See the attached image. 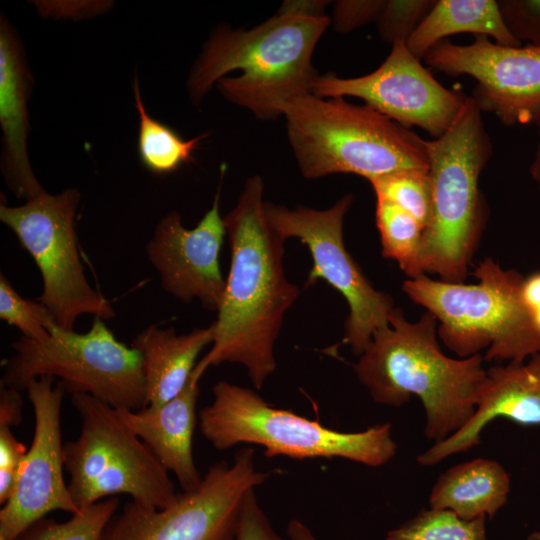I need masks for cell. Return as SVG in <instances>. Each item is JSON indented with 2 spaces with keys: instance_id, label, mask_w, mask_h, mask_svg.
Masks as SVG:
<instances>
[{
  "instance_id": "d590c367",
  "label": "cell",
  "mask_w": 540,
  "mask_h": 540,
  "mask_svg": "<svg viewBox=\"0 0 540 540\" xmlns=\"http://www.w3.org/2000/svg\"><path fill=\"white\" fill-rule=\"evenodd\" d=\"M522 297L530 313L540 308V271L524 277Z\"/></svg>"
},
{
  "instance_id": "4dcf8cb0",
  "label": "cell",
  "mask_w": 540,
  "mask_h": 540,
  "mask_svg": "<svg viewBox=\"0 0 540 540\" xmlns=\"http://www.w3.org/2000/svg\"><path fill=\"white\" fill-rule=\"evenodd\" d=\"M26 446L19 441L11 426L0 423V503L3 505L11 496L20 465L27 453Z\"/></svg>"
},
{
  "instance_id": "f35d334b",
  "label": "cell",
  "mask_w": 540,
  "mask_h": 540,
  "mask_svg": "<svg viewBox=\"0 0 540 540\" xmlns=\"http://www.w3.org/2000/svg\"><path fill=\"white\" fill-rule=\"evenodd\" d=\"M531 315L538 331L540 332V308L532 311Z\"/></svg>"
},
{
  "instance_id": "d6986e66",
  "label": "cell",
  "mask_w": 540,
  "mask_h": 540,
  "mask_svg": "<svg viewBox=\"0 0 540 540\" xmlns=\"http://www.w3.org/2000/svg\"><path fill=\"white\" fill-rule=\"evenodd\" d=\"M199 381L191 375L185 388L159 407L116 408L124 423L152 450L165 469L175 475L182 491L196 488L203 478L192 451Z\"/></svg>"
},
{
  "instance_id": "ab89813d",
  "label": "cell",
  "mask_w": 540,
  "mask_h": 540,
  "mask_svg": "<svg viewBox=\"0 0 540 540\" xmlns=\"http://www.w3.org/2000/svg\"><path fill=\"white\" fill-rule=\"evenodd\" d=\"M526 540H540V531H534L530 533Z\"/></svg>"
},
{
  "instance_id": "30bf717a",
  "label": "cell",
  "mask_w": 540,
  "mask_h": 540,
  "mask_svg": "<svg viewBox=\"0 0 540 540\" xmlns=\"http://www.w3.org/2000/svg\"><path fill=\"white\" fill-rule=\"evenodd\" d=\"M80 192L66 188L46 191L20 206L1 203L0 220L33 258L42 278L38 301L54 322L74 330L77 319L92 315L110 320L116 313L111 302L87 280L80 259L76 215Z\"/></svg>"
},
{
  "instance_id": "2e32d148",
  "label": "cell",
  "mask_w": 540,
  "mask_h": 540,
  "mask_svg": "<svg viewBox=\"0 0 540 540\" xmlns=\"http://www.w3.org/2000/svg\"><path fill=\"white\" fill-rule=\"evenodd\" d=\"M220 188L194 228H186L180 213L172 210L159 220L145 246L168 294L183 303L197 299L204 309L214 312L221 306L226 287L219 263L226 234L219 212Z\"/></svg>"
},
{
  "instance_id": "8d00e7d4",
  "label": "cell",
  "mask_w": 540,
  "mask_h": 540,
  "mask_svg": "<svg viewBox=\"0 0 540 540\" xmlns=\"http://www.w3.org/2000/svg\"><path fill=\"white\" fill-rule=\"evenodd\" d=\"M287 536L290 540H319L312 530L298 519H291L287 525Z\"/></svg>"
},
{
  "instance_id": "4316f807",
  "label": "cell",
  "mask_w": 540,
  "mask_h": 540,
  "mask_svg": "<svg viewBox=\"0 0 540 540\" xmlns=\"http://www.w3.org/2000/svg\"><path fill=\"white\" fill-rule=\"evenodd\" d=\"M370 183L376 197L387 199L400 206L426 229L432 202L429 170L399 171Z\"/></svg>"
},
{
  "instance_id": "f546056e",
  "label": "cell",
  "mask_w": 540,
  "mask_h": 540,
  "mask_svg": "<svg viewBox=\"0 0 540 540\" xmlns=\"http://www.w3.org/2000/svg\"><path fill=\"white\" fill-rule=\"evenodd\" d=\"M509 32L519 41L540 47V0H499Z\"/></svg>"
},
{
  "instance_id": "ffe728a7",
  "label": "cell",
  "mask_w": 540,
  "mask_h": 540,
  "mask_svg": "<svg viewBox=\"0 0 540 540\" xmlns=\"http://www.w3.org/2000/svg\"><path fill=\"white\" fill-rule=\"evenodd\" d=\"M213 342L212 323L178 335L173 327L149 325L131 342L141 356L146 406L159 407L187 385L201 351Z\"/></svg>"
},
{
  "instance_id": "74e56055",
  "label": "cell",
  "mask_w": 540,
  "mask_h": 540,
  "mask_svg": "<svg viewBox=\"0 0 540 540\" xmlns=\"http://www.w3.org/2000/svg\"><path fill=\"white\" fill-rule=\"evenodd\" d=\"M536 124L538 126V137L539 141L537 144V148L534 154V159L530 165V175L535 181V183L540 188V117L536 121Z\"/></svg>"
},
{
  "instance_id": "44dd1931",
  "label": "cell",
  "mask_w": 540,
  "mask_h": 540,
  "mask_svg": "<svg viewBox=\"0 0 540 540\" xmlns=\"http://www.w3.org/2000/svg\"><path fill=\"white\" fill-rule=\"evenodd\" d=\"M510 488V476L499 462L476 458L442 473L431 490L429 505L465 520L482 515L492 519L506 504Z\"/></svg>"
},
{
  "instance_id": "603a6c76",
  "label": "cell",
  "mask_w": 540,
  "mask_h": 540,
  "mask_svg": "<svg viewBox=\"0 0 540 540\" xmlns=\"http://www.w3.org/2000/svg\"><path fill=\"white\" fill-rule=\"evenodd\" d=\"M133 93L139 118L137 147L141 164L155 175L175 172L191 160L193 152L207 135L186 140L166 124L154 119L144 106L136 76Z\"/></svg>"
},
{
  "instance_id": "484cf974",
  "label": "cell",
  "mask_w": 540,
  "mask_h": 540,
  "mask_svg": "<svg viewBox=\"0 0 540 540\" xmlns=\"http://www.w3.org/2000/svg\"><path fill=\"white\" fill-rule=\"evenodd\" d=\"M118 508L119 499L114 496L80 510L65 522L43 517L24 530L17 540H99Z\"/></svg>"
},
{
  "instance_id": "5b68a950",
  "label": "cell",
  "mask_w": 540,
  "mask_h": 540,
  "mask_svg": "<svg viewBox=\"0 0 540 540\" xmlns=\"http://www.w3.org/2000/svg\"><path fill=\"white\" fill-rule=\"evenodd\" d=\"M472 97L452 125L427 140L432 185L431 214L419 254L421 274L463 283L488 218L479 178L493 146Z\"/></svg>"
},
{
  "instance_id": "60d3db41",
  "label": "cell",
  "mask_w": 540,
  "mask_h": 540,
  "mask_svg": "<svg viewBox=\"0 0 540 540\" xmlns=\"http://www.w3.org/2000/svg\"><path fill=\"white\" fill-rule=\"evenodd\" d=\"M1 540V539H0Z\"/></svg>"
},
{
  "instance_id": "836d02e7",
  "label": "cell",
  "mask_w": 540,
  "mask_h": 540,
  "mask_svg": "<svg viewBox=\"0 0 540 540\" xmlns=\"http://www.w3.org/2000/svg\"><path fill=\"white\" fill-rule=\"evenodd\" d=\"M23 400L20 391L0 386V423L11 427L22 421Z\"/></svg>"
},
{
  "instance_id": "f1b7e54d",
  "label": "cell",
  "mask_w": 540,
  "mask_h": 540,
  "mask_svg": "<svg viewBox=\"0 0 540 540\" xmlns=\"http://www.w3.org/2000/svg\"><path fill=\"white\" fill-rule=\"evenodd\" d=\"M436 0H388L379 15L380 37L391 44L405 42L428 14Z\"/></svg>"
},
{
  "instance_id": "8fae6325",
  "label": "cell",
  "mask_w": 540,
  "mask_h": 540,
  "mask_svg": "<svg viewBox=\"0 0 540 540\" xmlns=\"http://www.w3.org/2000/svg\"><path fill=\"white\" fill-rule=\"evenodd\" d=\"M269 476L258 469L254 448L242 447L231 463L210 466L196 488L177 493L165 508L126 503L99 540H235L246 495Z\"/></svg>"
},
{
  "instance_id": "7a4b0ae2",
  "label": "cell",
  "mask_w": 540,
  "mask_h": 540,
  "mask_svg": "<svg viewBox=\"0 0 540 540\" xmlns=\"http://www.w3.org/2000/svg\"><path fill=\"white\" fill-rule=\"evenodd\" d=\"M330 25L328 15L279 12L250 29L219 25L188 75L190 101L200 104L216 85L227 101L258 119L282 116L286 101L310 92L318 75L312 56Z\"/></svg>"
},
{
  "instance_id": "5bb4252c",
  "label": "cell",
  "mask_w": 540,
  "mask_h": 540,
  "mask_svg": "<svg viewBox=\"0 0 540 540\" xmlns=\"http://www.w3.org/2000/svg\"><path fill=\"white\" fill-rule=\"evenodd\" d=\"M470 44L445 39L423 57L424 62L450 77L471 76V96L481 112H490L507 126L536 123L540 117V47H509L473 35Z\"/></svg>"
},
{
  "instance_id": "1f68e13d",
  "label": "cell",
  "mask_w": 540,
  "mask_h": 540,
  "mask_svg": "<svg viewBox=\"0 0 540 540\" xmlns=\"http://www.w3.org/2000/svg\"><path fill=\"white\" fill-rule=\"evenodd\" d=\"M386 0H340L334 2L331 24L339 33H349L376 22Z\"/></svg>"
},
{
  "instance_id": "83f0119b",
  "label": "cell",
  "mask_w": 540,
  "mask_h": 540,
  "mask_svg": "<svg viewBox=\"0 0 540 540\" xmlns=\"http://www.w3.org/2000/svg\"><path fill=\"white\" fill-rule=\"evenodd\" d=\"M0 319L16 327L23 337L38 342L49 339V328L56 324L39 301L23 298L3 273L0 274Z\"/></svg>"
},
{
  "instance_id": "277c9868",
  "label": "cell",
  "mask_w": 540,
  "mask_h": 540,
  "mask_svg": "<svg viewBox=\"0 0 540 540\" xmlns=\"http://www.w3.org/2000/svg\"><path fill=\"white\" fill-rule=\"evenodd\" d=\"M301 174L349 173L369 182L405 170H429L427 140L368 105L306 92L281 106Z\"/></svg>"
},
{
  "instance_id": "7c38bea8",
  "label": "cell",
  "mask_w": 540,
  "mask_h": 540,
  "mask_svg": "<svg viewBox=\"0 0 540 540\" xmlns=\"http://www.w3.org/2000/svg\"><path fill=\"white\" fill-rule=\"evenodd\" d=\"M352 202L350 193L324 210L291 209L266 201L265 215L285 240L297 238L309 249L313 266L305 285L322 279L345 298L349 314L340 345L350 346L360 356L373 334L389 324L394 303L388 293L373 287L345 247L343 223Z\"/></svg>"
},
{
  "instance_id": "ba28073f",
  "label": "cell",
  "mask_w": 540,
  "mask_h": 540,
  "mask_svg": "<svg viewBox=\"0 0 540 540\" xmlns=\"http://www.w3.org/2000/svg\"><path fill=\"white\" fill-rule=\"evenodd\" d=\"M50 338L38 342L21 336L14 354L3 362L0 386L23 391L40 376L58 378L66 393L88 394L114 408L146 407L140 353L119 341L105 320L94 317L87 332L56 324Z\"/></svg>"
},
{
  "instance_id": "d6a6232c",
  "label": "cell",
  "mask_w": 540,
  "mask_h": 540,
  "mask_svg": "<svg viewBox=\"0 0 540 540\" xmlns=\"http://www.w3.org/2000/svg\"><path fill=\"white\" fill-rule=\"evenodd\" d=\"M255 491H249L244 499L235 540H284L272 526Z\"/></svg>"
},
{
  "instance_id": "d4e9b609",
  "label": "cell",
  "mask_w": 540,
  "mask_h": 540,
  "mask_svg": "<svg viewBox=\"0 0 540 540\" xmlns=\"http://www.w3.org/2000/svg\"><path fill=\"white\" fill-rule=\"evenodd\" d=\"M485 515L465 520L449 510L421 509L390 530L386 540H489Z\"/></svg>"
},
{
  "instance_id": "8992f818",
  "label": "cell",
  "mask_w": 540,
  "mask_h": 540,
  "mask_svg": "<svg viewBox=\"0 0 540 540\" xmlns=\"http://www.w3.org/2000/svg\"><path fill=\"white\" fill-rule=\"evenodd\" d=\"M475 284L408 278L402 289L437 320V334L459 358L487 349L484 360L522 362L540 352V332L522 297L524 276L490 257L473 272Z\"/></svg>"
},
{
  "instance_id": "6da1fadb",
  "label": "cell",
  "mask_w": 540,
  "mask_h": 540,
  "mask_svg": "<svg viewBox=\"0 0 540 540\" xmlns=\"http://www.w3.org/2000/svg\"><path fill=\"white\" fill-rule=\"evenodd\" d=\"M264 183L245 181L235 206L223 216L231 265L210 350L192 375L200 380L211 366L242 365L256 390L276 369L274 344L286 312L300 295L283 266L285 239L265 215Z\"/></svg>"
},
{
  "instance_id": "ac0fdd59",
  "label": "cell",
  "mask_w": 540,
  "mask_h": 540,
  "mask_svg": "<svg viewBox=\"0 0 540 540\" xmlns=\"http://www.w3.org/2000/svg\"><path fill=\"white\" fill-rule=\"evenodd\" d=\"M33 84L21 39L8 21L0 19V126L1 172L6 186L17 198L28 201L45 192L29 160L28 101Z\"/></svg>"
},
{
  "instance_id": "e575fe53",
  "label": "cell",
  "mask_w": 540,
  "mask_h": 540,
  "mask_svg": "<svg viewBox=\"0 0 540 540\" xmlns=\"http://www.w3.org/2000/svg\"><path fill=\"white\" fill-rule=\"evenodd\" d=\"M328 1L319 0H299V1H285L280 9L279 13H295L310 16H324L325 7Z\"/></svg>"
},
{
  "instance_id": "4fadbf2b",
  "label": "cell",
  "mask_w": 540,
  "mask_h": 540,
  "mask_svg": "<svg viewBox=\"0 0 540 540\" xmlns=\"http://www.w3.org/2000/svg\"><path fill=\"white\" fill-rule=\"evenodd\" d=\"M420 60L397 41L373 72L350 78L318 74L310 92L323 98H360L400 125L417 126L435 139L452 125L468 96L444 87Z\"/></svg>"
},
{
  "instance_id": "7402d4cb",
  "label": "cell",
  "mask_w": 540,
  "mask_h": 540,
  "mask_svg": "<svg viewBox=\"0 0 540 540\" xmlns=\"http://www.w3.org/2000/svg\"><path fill=\"white\" fill-rule=\"evenodd\" d=\"M464 32L492 37L504 46H521L507 29L496 0H436L406 46L415 57L423 59L440 41Z\"/></svg>"
},
{
  "instance_id": "e0dca14e",
  "label": "cell",
  "mask_w": 540,
  "mask_h": 540,
  "mask_svg": "<svg viewBox=\"0 0 540 540\" xmlns=\"http://www.w3.org/2000/svg\"><path fill=\"white\" fill-rule=\"evenodd\" d=\"M497 418L521 425H540V352L522 362L486 369L471 419L456 433L418 455L417 462L432 466L477 446L484 427Z\"/></svg>"
},
{
  "instance_id": "3957f363",
  "label": "cell",
  "mask_w": 540,
  "mask_h": 540,
  "mask_svg": "<svg viewBox=\"0 0 540 540\" xmlns=\"http://www.w3.org/2000/svg\"><path fill=\"white\" fill-rule=\"evenodd\" d=\"M484 357H447L429 312L416 322L394 307L353 365L359 382L379 404L400 407L414 395L424 407V435L441 442L465 426L476 410L486 376Z\"/></svg>"
},
{
  "instance_id": "9a60e30c",
  "label": "cell",
  "mask_w": 540,
  "mask_h": 540,
  "mask_svg": "<svg viewBox=\"0 0 540 540\" xmlns=\"http://www.w3.org/2000/svg\"><path fill=\"white\" fill-rule=\"evenodd\" d=\"M52 376L32 379L26 386L34 412V432L20 465L14 490L0 510V539L20 534L52 511L80 512L63 476L64 445L61 409L64 386Z\"/></svg>"
},
{
  "instance_id": "52a82bcc",
  "label": "cell",
  "mask_w": 540,
  "mask_h": 540,
  "mask_svg": "<svg viewBox=\"0 0 540 540\" xmlns=\"http://www.w3.org/2000/svg\"><path fill=\"white\" fill-rule=\"evenodd\" d=\"M212 394V402L198 413L199 427L220 451L239 444L258 445L269 458H343L370 467L388 463L397 452L390 423L343 432L278 408L256 391L224 380L213 386Z\"/></svg>"
},
{
  "instance_id": "9c48e42d",
  "label": "cell",
  "mask_w": 540,
  "mask_h": 540,
  "mask_svg": "<svg viewBox=\"0 0 540 540\" xmlns=\"http://www.w3.org/2000/svg\"><path fill=\"white\" fill-rule=\"evenodd\" d=\"M81 419L78 438L64 444L68 490L79 510L127 494L157 508L177 496L169 472L124 423L116 408L84 393L71 397Z\"/></svg>"
},
{
  "instance_id": "cb8c5ba5",
  "label": "cell",
  "mask_w": 540,
  "mask_h": 540,
  "mask_svg": "<svg viewBox=\"0 0 540 540\" xmlns=\"http://www.w3.org/2000/svg\"><path fill=\"white\" fill-rule=\"evenodd\" d=\"M375 220L382 255L397 262L409 278L421 275L418 261L425 228L406 210L381 197H376Z\"/></svg>"
}]
</instances>
